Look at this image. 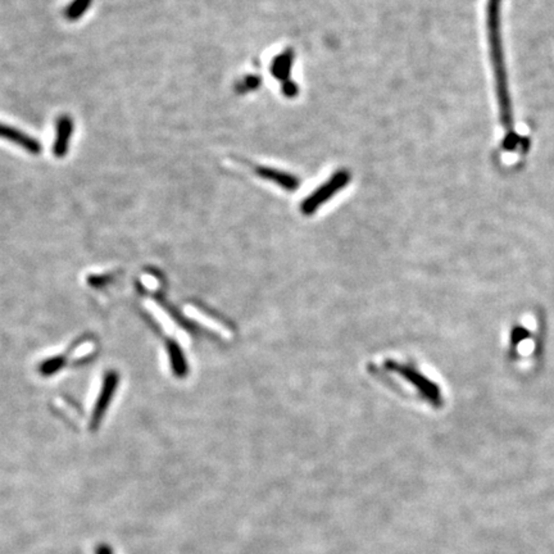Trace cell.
Wrapping results in <instances>:
<instances>
[{"instance_id":"obj_1","label":"cell","mask_w":554,"mask_h":554,"mask_svg":"<svg viewBox=\"0 0 554 554\" xmlns=\"http://www.w3.org/2000/svg\"><path fill=\"white\" fill-rule=\"evenodd\" d=\"M501 6L502 0H489L487 4V30H489V43L492 64L494 71L495 90L498 103L507 104L511 102L508 92V81L504 64L503 43L501 35Z\"/></svg>"},{"instance_id":"obj_2","label":"cell","mask_w":554,"mask_h":554,"mask_svg":"<svg viewBox=\"0 0 554 554\" xmlns=\"http://www.w3.org/2000/svg\"><path fill=\"white\" fill-rule=\"evenodd\" d=\"M386 368L392 372H395L401 376L406 381L415 386V389L422 395L430 404L435 407H440L443 404V395L440 392V388L431 381L429 377L424 375L422 372L417 371L415 367L410 365H401L394 361H388L385 363Z\"/></svg>"},{"instance_id":"obj_3","label":"cell","mask_w":554,"mask_h":554,"mask_svg":"<svg viewBox=\"0 0 554 554\" xmlns=\"http://www.w3.org/2000/svg\"><path fill=\"white\" fill-rule=\"evenodd\" d=\"M55 139L53 145V154L55 158H63L69 152V141L73 135L75 123L69 114H60L55 122Z\"/></svg>"},{"instance_id":"obj_4","label":"cell","mask_w":554,"mask_h":554,"mask_svg":"<svg viewBox=\"0 0 554 554\" xmlns=\"http://www.w3.org/2000/svg\"><path fill=\"white\" fill-rule=\"evenodd\" d=\"M0 139H4L7 141L17 145L33 155H39L43 152V146L37 139L30 137L24 131L13 128V126H8L6 123H0Z\"/></svg>"},{"instance_id":"obj_5","label":"cell","mask_w":554,"mask_h":554,"mask_svg":"<svg viewBox=\"0 0 554 554\" xmlns=\"http://www.w3.org/2000/svg\"><path fill=\"white\" fill-rule=\"evenodd\" d=\"M347 181H348L347 175H336L329 184L324 185V188L320 189L318 191H315L313 196L303 202V205H302L303 214H311L312 212H315L320 205L326 202L329 198H331L336 190L344 187Z\"/></svg>"},{"instance_id":"obj_6","label":"cell","mask_w":554,"mask_h":554,"mask_svg":"<svg viewBox=\"0 0 554 554\" xmlns=\"http://www.w3.org/2000/svg\"><path fill=\"white\" fill-rule=\"evenodd\" d=\"M93 0H72L64 8V17L71 22H76L90 8Z\"/></svg>"},{"instance_id":"obj_7","label":"cell","mask_w":554,"mask_h":554,"mask_svg":"<svg viewBox=\"0 0 554 554\" xmlns=\"http://www.w3.org/2000/svg\"><path fill=\"white\" fill-rule=\"evenodd\" d=\"M261 173H263L262 176H265L267 179L273 180V181L279 182L282 187L288 189V190H294L298 187L297 179H294L293 176H289V175H282L280 172L270 170H261Z\"/></svg>"},{"instance_id":"obj_8","label":"cell","mask_w":554,"mask_h":554,"mask_svg":"<svg viewBox=\"0 0 554 554\" xmlns=\"http://www.w3.org/2000/svg\"><path fill=\"white\" fill-rule=\"evenodd\" d=\"M529 336V331L526 327L523 326H516L511 333V347L516 348L519 345V343L525 340Z\"/></svg>"},{"instance_id":"obj_9","label":"cell","mask_w":554,"mask_h":554,"mask_svg":"<svg viewBox=\"0 0 554 554\" xmlns=\"http://www.w3.org/2000/svg\"><path fill=\"white\" fill-rule=\"evenodd\" d=\"M95 554H114L111 549V546L107 544H99L95 548Z\"/></svg>"},{"instance_id":"obj_10","label":"cell","mask_w":554,"mask_h":554,"mask_svg":"<svg viewBox=\"0 0 554 554\" xmlns=\"http://www.w3.org/2000/svg\"><path fill=\"white\" fill-rule=\"evenodd\" d=\"M143 282L149 286V289H155V286H157V282H155V279L152 277V276H144Z\"/></svg>"}]
</instances>
